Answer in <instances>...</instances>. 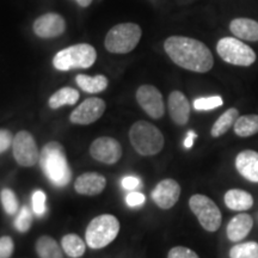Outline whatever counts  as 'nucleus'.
Listing matches in <instances>:
<instances>
[{
    "mask_svg": "<svg viewBox=\"0 0 258 258\" xmlns=\"http://www.w3.org/2000/svg\"><path fill=\"white\" fill-rule=\"evenodd\" d=\"M15 250V243L11 237L5 235L0 238V258H10Z\"/></svg>",
    "mask_w": 258,
    "mask_h": 258,
    "instance_id": "nucleus-33",
    "label": "nucleus"
},
{
    "mask_svg": "<svg viewBox=\"0 0 258 258\" xmlns=\"http://www.w3.org/2000/svg\"><path fill=\"white\" fill-rule=\"evenodd\" d=\"M97 51L88 43H79L60 50L54 56L53 64L57 71L89 69L96 62Z\"/></svg>",
    "mask_w": 258,
    "mask_h": 258,
    "instance_id": "nucleus-5",
    "label": "nucleus"
},
{
    "mask_svg": "<svg viewBox=\"0 0 258 258\" xmlns=\"http://www.w3.org/2000/svg\"><path fill=\"white\" fill-rule=\"evenodd\" d=\"M140 182L141 180L138 178V177L135 176H125L122 178L121 180V184H122V188L125 189V190H135L137 188L140 186Z\"/></svg>",
    "mask_w": 258,
    "mask_h": 258,
    "instance_id": "nucleus-36",
    "label": "nucleus"
},
{
    "mask_svg": "<svg viewBox=\"0 0 258 258\" xmlns=\"http://www.w3.org/2000/svg\"><path fill=\"white\" fill-rule=\"evenodd\" d=\"M222 104H224V101H222L220 96L201 97V98L194 101V109L198 111H208L220 108Z\"/></svg>",
    "mask_w": 258,
    "mask_h": 258,
    "instance_id": "nucleus-29",
    "label": "nucleus"
},
{
    "mask_svg": "<svg viewBox=\"0 0 258 258\" xmlns=\"http://www.w3.org/2000/svg\"><path fill=\"white\" fill-rule=\"evenodd\" d=\"M217 51L225 62L234 66L247 67L256 61V53L252 48L235 37H224L219 40Z\"/></svg>",
    "mask_w": 258,
    "mask_h": 258,
    "instance_id": "nucleus-7",
    "label": "nucleus"
},
{
    "mask_svg": "<svg viewBox=\"0 0 258 258\" xmlns=\"http://www.w3.org/2000/svg\"><path fill=\"white\" fill-rule=\"evenodd\" d=\"M14 158L21 166L31 167L40 161V151L34 137L28 131H21L16 134L12 143Z\"/></svg>",
    "mask_w": 258,
    "mask_h": 258,
    "instance_id": "nucleus-9",
    "label": "nucleus"
},
{
    "mask_svg": "<svg viewBox=\"0 0 258 258\" xmlns=\"http://www.w3.org/2000/svg\"><path fill=\"white\" fill-rule=\"evenodd\" d=\"M36 252L40 258H63L62 249L49 235H42L38 238Z\"/></svg>",
    "mask_w": 258,
    "mask_h": 258,
    "instance_id": "nucleus-24",
    "label": "nucleus"
},
{
    "mask_svg": "<svg viewBox=\"0 0 258 258\" xmlns=\"http://www.w3.org/2000/svg\"><path fill=\"white\" fill-rule=\"evenodd\" d=\"M76 83L83 91L88 93H99L108 88L109 80L103 74H98L96 77H89L86 74H78L76 78Z\"/></svg>",
    "mask_w": 258,
    "mask_h": 258,
    "instance_id": "nucleus-21",
    "label": "nucleus"
},
{
    "mask_svg": "<svg viewBox=\"0 0 258 258\" xmlns=\"http://www.w3.org/2000/svg\"><path fill=\"white\" fill-rule=\"evenodd\" d=\"M32 212L36 217L41 218L47 212V195L42 190H35L31 196Z\"/></svg>",
    "mask_w": 258,
    "mask_h": 258,
    "instance_id": "nucleus-31",
    "label": "nucleus"
},
{
    "mask_svg": "<svg viewBox=\"0 0 258 258\" xmlns=\"http://www.w3.org/2000/svg\"><path fill=\"white\" fill-rule=\"evenodd\" d=\"M145 201H146L145 195L139 191H132L125 196V202H127V205L132 208L140 207V206L144 205Z\"/></svg>",
    "mask_w": 258,
    "mask_h": 258,
    "instance_id": "nucleus-35",
    "label": "nucleus"
},
{
    "mask_svg": "<svg viewBox=\"0 0 258 258\" xmlns=\"http://www.w3.org/2000/svg\"><path fill=\"white\" fill-rule=\"evenodd\" d=\"M151 196L158 207L161 209H170L178 201L180 196V185L175 179H163L156 185Z\"/></svg>",
    "mask_w": 258,
    "mask_h": 258,
    "instance_id": "nucleus-14",
    "label": "nucleus"
},
{
    "mask_svg": "<svg viewBox=\"0 0 258 258\" xmlns=\"http://www.w3.org/2000/svg\"><path fill=\"white\" fill-rule=\"evenodd\" d=\"M120 232V222L111 214H102L90 221L86 228V244L93 250L103 249L115 240Z\"/></svg>",
    "mask_w": 258,
    "mask_h": 258,
    "instance_id": "nucleus-4",
    "label": "nucleus"
},
{
    "mask_svg": "<svg viewBox=\"0 0 258 258\" xmlns=\"http://www.w3.org/2000/svg\"><path fill=\"white\" fill-rule=\"evenodd\" d=\"M189 207L206 231L215 232L220 228L222 222L221 212L208 196L201 194L192 195L189 200Z\"/></svg>",
    "mask_w": 258,
    "mask_h": 258,
    "instance_id": "nucleus-8",
    "label": "nucleus"
},
{
    "mask_svg": "<svg viewBox=\"0 0 258 258\" xmlns=\"http://www.w3.org/2000/svg\"><path fill=\"white\" fill-rule=\"evenodd\" d=\"M129 140L134 150L144 157L156 156L164 148V135L156 125L147 121H138L131 127Z\"/></svg>",
    "mask_w": 258,
    "mask_h": 258,
    "instance_id": "nucleus-3",
    "label": "nucleus"
},
{
    "mask_svg": "<svg viewBox=\"0 0 258 258\" xmlns=\"http://www.w3.org/2000/svg\"><path fill=\"white\" fill-rule=\"evenodd\" d=\"M253 219L250 214L246 213H240L232 218V220L228 222L227 228H226V234L231 241H240L244 238H246L252 230Z\"/></svg>",
    "mask_w": 258,
    "mask_h": 258,
    "instance_id": "nucleus-18",
    "label": "nucleus"
},
{
    "mask_svg": "<svg viewBox=\"0 0 258 258\" xmlns=\"http://www.w3.org/2000/svg\"><path fill=\"white\" fill-rule=\"evenodd\" d=\"M79 92L73 88H62L50 96L48 105L50 109H59L63 105H74L79 99Z\"/></svg>",
    "mask_w": 258,
    "mask_h": 258,
    "instance_id": "nucleus-22",
    "label": "nucleus"
},
{
    "mask_svg": "<svg viewBox=\"0 0 258 258\" xmlns=\"http://www.w3.org/2000/svg\"><path fill=\"white\" fill-rule=\"evenodd\" d=\"M106 186L105 177L97 172H85L74 182V189L80 195L95 196L101 194Z\"/></svg>",
    "mask_w": 258,
    "mask_h": 258,
    "instance_id": "nucleus-15",
    "label": "nucleus"
},
{
    "mask_svg": "<svg viewBox=\"0 0 258 258\" xmlns=\"http://www.w3.org/2000/svg\"><path fill=\"white\" fill-rule=\"evenodd\" d=\"M235 135L240 138H249L258 133V115L239 116L233 125Z\"/></svg>",
    "mask_w": 258,
    "mask_h": 258,
    "instance_id": "nucleus-25",
    "label": "nucleus"
},
{
    "mask_svg": "<svg viewBox=\"0 0 258 258\" xmlns=\"http://www.w3.org/2000/svg\"><path fill=\"white\" fill-rule=\"evenodd\" d=\"M14 143V135L8 129H0V154L6 152Z\"/></svg>",
    "mask_w": 258,
    "mask_h": 258,
    "instance_id": "nucleus-34",
    "label": "nucleus"
},
{
    "mask_svg": "<svg viewBox=\"0 0 258 258\" xmlns=\"http://www.w3.org/2000/svg\"><path fill=\"white\" fill-rule=\"evenodd\" d=\"M230 30L239 40L257 42L258 22L250 18H234L230 23Z\"/></svg>",
    "mask_w": 258,
    "mask_h": 258,
    "instance_id": "nucleus-19",
    "label": "nucleus"
},
{
    "mask_svg": "<svg viewBox=\"0 0 258 258\" xmlns=\"http://www.w3.org/2000/svg\"><path fill=\"white\" fill-rule=\"evenodd\" d=\"M164 49L177 66L196 73H206L213 69L214 57L201 41L185 36H170Z\"/></svg>",
    "mask_w": 258,
    "mask_h": 258,
    "instance_id": "nucleus-1",
    "label": "nucleus"
},
{
    "mask_svg": "<svg viewBox=\"0 0 258 258\" xmlns=\"http://www.w3.org/2000/svg\"><path fill=\"white\" fill-rule=\"evenodd\" d=\"M0 200L3 208L9 215H15L18 212V199L11 189H3L0 192Z\"/></svg>",
    "mask_w": 258,
    "mask_h": 258,
    "instance_id": "nucleus-30",
    "label": "nucleus"
},
{
    "mask_svg": "<svg viewBox=\"0 0 258 258\" xmlns=\"http://www.w3.org/2000/svg\"><path fill=\"white\" fill-rule=\"evenodd\" d=\"M230 258H258V243L247 241L234 245L230 251Z\"/></svg>",
    "mask_w": 258,
    "mask_h": 258,
    "instance_id": "nucleus-27",
    "label": "nucleus"
},
{
    "mask_svg": "<svg viewBox=\"0 0 258 258\" xmlns=\"http://www.w3.org/2000/svg\"><path fill=\"white\" fill-rule=\"evenodd\" d=\"M225 205L231 211H247L253 206V198L245 190L231 189L225 194Z\"/></svg>",
    "mask_w": 258,
    "mask_h": 258,
    "instance_id": "nucleus-20",
    "label": "nucleus"
},
{
    "mask_svg": "<svg viewBox=\"0 0 258 258\" xmlns=\"http://www.w3.org/2000/svg\"><path fill=\"white\" fill-rule=\"evenodd\" d=\"M35 35L41 38H53L62 35L66 30V22L59 14H44L38 17L32 24Z\"/></svg>",
    "mask_w": 258,
    "mask_h": 258,
    "instance_id": "nucleus-13",
    "label": "nucleus"
},
{
    "mask_svg": "<svg viewBox=\"0 0 258 258\" xmlns=\"http://www.w3.org/2000/svg\"><path fill=\"white\" fill-rule=\"evenodd\" d=\"M167 258H200L199 254L185 246H175L167 253Z\"/></svg>",
    "mask_w": 258,
    "mask_h": 258,
    "instance_id": "nucleus-32",
    "label": "nucleus"
},
{
    "mask_svg": "<svg viewBox=\"0 0 258 258\" xmlns=\"http://www.w3.org/2000/svg\"><path fill=\"white\" fill-rule=\"evenodd\" d=\"M235 169L245 179L258 183V152L245 150L235 158Z\"/></svg>",
    "mask_w": 258,
    "mask_h": 258,
    "instance_id": "nucleus-17",
    "label": "nucleus"
},
{
    "mask_svg": "<svg viewBox=\"0 0 258 258\" xmlns=\"http://www.w3.org/2000/svg\"><path fill=\"white\" fill-rule=\"evenodd\" d=\"M32 215H34V212L28 206H23L21 208V211L18 212L17 218L15 220V227L17 228L18 232L25 233V232L30 230L32 225Z\"/></svg>",
    "mask_w": 258,
    "mask_h": 258,
    "instance_id": "nucleus-28",
    "label": "nucleus"
},
{
    "mask_svg": "<svg viewBox=\"0 0 258 258\" xmlns=\"http://www.w3.org/2000/svg\"><path fill=\"white\" fill-rule=\"evenodd\" d=\"M239 117V111L235 108H230L228 110H226L220 117L215 121V123L213 124L211 134L213 138H219L226 134L228 132V129L233 127L235 121Z\"/></svg>",
    "mask_w": 258,
    "mask_h": 258,
    "instance_id": "nucleus-23",
    "label": "nucleus"
},
{
    "mask_svg": "<svg viewBox=\"0 0 258 258\" xmlns=\"http://www.w3.org/2000/svg\"><path fill=\"white\" fill-rule=\"evenodd\" d=\"M105 102L98 97H91L85 99L72 111L70 121L74 124L88 125L102 117L105 111Z\"/></svg>",
    "mask_w": 258,
    "mask_h": 258,
    "instance_id": "nucleus-11",
    "label": "nucleus"
},
{
    "mask_svg": "<svg viewBox=\"0 0 258 258\" xmlns=\"http://www.w3.org/2000/svg\"><path fill=\"white\" fill-rule=\"evenodd\" d=\"M196 138H198V134H196L195 132H194V131L188 132V134H186V138L184 140V147L188 148V150H189V148H191L192 145H194V140H195Z\"/></svg>",
    "mask_w": 258,
    "mask_h": 258,
    "instance_id": "nucleus-37",
    "label": "nucleus"
},
{
    "mask_svg": "<svg viewBox=\"0 0 258 258\" xmlns=\"http://www.w3.org/2000/svg\"><path fill=\"white\" fill-rule=\"evenodd\" d=\"M169 112L172 121L178 125L188 123L190 118V103L185 95L180 91H172L169 96Z\"/></svg>",
    "mask_w": 258,
    "mask_h": 258,
    "instance_id": "nucleus-16",
    "label": "nucleus"
},
{
    "mask_svg": "<svg viewBox=\"0 0 258 258\" xmlns=\"http://www.w3.org/2000/svg\"><path fill=\"white\" fill-rule=\"evenodd\" d=\"M141 28L135 23H121L111 28L106 34L104 46L114 54H127L135 49L141 40Z\"/></svg>",
    "mask_w": 258,
    "mask_h": 258,
    "instance_id": "nucleus-6",
    "label": "nucleus"
},
{
    "mask_svg": "<svg viewBox=\"0 0 258 258\" xmlns=\"http://www.w3.org/2000/svg\"><path fill=\"white\" fill-rule=\"evenodd\" d=\"M40 165L44 176L53 185L63 188L71 182L72 170L67 161L62 145L57 141H50L41 150Z\"/></svg>",
    "mask_w": 258,
    "mask_h": 258,
    "instance_id": "nucleus-2",
    "label": "nucleus"
},
{
    "mask_svg": "<svg viewBox=\"0 0 258 258\" xmlns=\"http://www.w3.org/2000/svg\"><path fill=\"white\" fill-rule=\"evenodd\" d=\"M137 101L141 109L154 120H159L165 114L163 95L153 85H141L137 91Z\"/></svg>",
    "mask_w": 258,
    "mask_h": 258,
    "instance_id": "nucleus-10",
    "label": "nucleus"
},
{
    "mask_svg": "<svg viewBox=\"0 0 258 258\" xmlns=\"http://www.w3.org/2000/svg\"><path fill=\"white\" fill-rule=\"evenodd\" d=\"M90 154L93 159L101 163L112 165L122 157L121 144L114 138L102 137L96 139L90 146Z\"/></svg>",
    "mask_w": 258,
    "mask_h": 258,
    "instance_id": "nucleus-12",
    "label": "nucleus"
},
{
    "mask_svg": "<svg viewBox=\"0 0 258 258\" xmlns=\"http://www.w3.org/2000/svg\"><path fill=\"white\" fill-rule=\"evenodd\" d=\"M77 3H78L79 6H82V8H88V6L91 5L92 0H76Z\"/></svg>",
    "mask_w": 258,
    "mask_h": 258,
    "instance_id": "nucleus-38",
    "label": "nucleus"
},
{
    "mask_svg": "<svg viewBox=\"0 0 258 258\" xmlns=\"http://www.w3.org/2000/svg\"><path fill=\"white\" fill-rule=\"evenodd\" d=\"M61 246L67 256L72 258L82 257L86 251V244L79 235L70 233L63 235L61 239Z\"/></svg>",
    "mask_w": 258,
    "mask_h": 258,
    "instance_id": "nucleus-26",
    "label": "nucleus"
}]
</instances>
